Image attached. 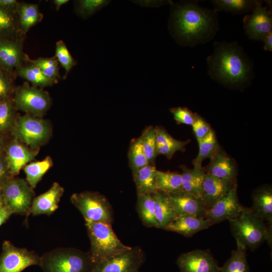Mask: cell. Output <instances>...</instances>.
I'll list each match as a JSON object with an SVG mask.
<instances>
[{
    "label": "cell",
    "mask_w": 272,
    "mask_h": 272,
    "mask_svg": "<svg viewBox=\"0 0 272 272\" xmlns=\"http://www.w3.org/2000/svg\"><path fill=\"white\" fill-rule=\"evenodd\" d=\"M170 33L182 46L194 47L212 40L219 30L217 12L204 8L196 1H170Z\"/></svg>",
    "instance_id": "cell-1"
},
{
    "label": "cell",
    "mask_w": 272,
    "mask_h": 272,
    "mask_svg": "<svg viewBox=\"0 0 272 272\" xmlns=\"http://www.w3.org/2000/svg\"><path fill=\"white\" fill-rule=\"evenodd\" d=\"M207 61L210 77L226 86L242 88L253 79V62L237 42L215 41Z\"/></svg>",
    "instance_id": "cell-2"
},
{
    "label": "cell",
    "mask_w": 272,
    "mask_h": 272,
    "mask_svg": "<svg viewBox=\"0 0 272 272\" xmlns=\"http://www.w3.org/2000/svg\"><path fill=\"white\" fill-rule=\"evenodd\" d=\"M233 236L251 250L256 249L264 241H271V225L255 214L250 208L245 210L236 218L229 221Z\"/></svg>",
    "instance_id": "cell-3"
},
{
    "label": "cell",
    "mask_w": 272,
    "mask_h": 272,
    "mask_svg": "<svg viewBox=\"0 0 272 272\" xmlns=\"http://www.w3.org/2000/svg\"><path fill=\"white\" fill-rule=\"evenodd\" d=\"M90 241L89 253L93 262L123 253L131 248L118 239L112 224L85 221Z\"/></svg>",
    "instance_id": "cell-4"
},
{
    "label": "cell",
    "mask_w": 272,
    "mask_h": 272,
    "mask_svg": "<svg viewBox=\"0 0 272 272\" xmlns=\"http://www.w3.org/2000/svg\"><path fill=\"white\" fill-rule=\"evenodd\" d=\"M93 262L89 252L75 248H58L40 256L43 272H90Z\"/></svg>",
    "instance_id": "cell-5"
},
{
    "label": "cell",
    "mask_w": 272,
    "mask_h": 272,
    "mask_svg": "<svg viewBox=\"0 0 272 272\" xmlns=\"http://www.w3.org/2000/svg\"><path fill=\"white\" fill-rule=\"evenodd\" d=\"M49 120L29 114L18 116L12 130V138L33 149H39L51 135Z\"/></svg>",
    "instance_id": "cell-6"
},
{
    "label": "cell",
    "mask_w": 272,
    "mask_h": 272,
    "mask_svg": "<svg viewBox=\"0 0 272 272\" xmlns=\"http://www.w3.org/2000/svg\"><path fill=\"white\" fill-rule=\"evenodd\" d=\"M70 199L85 221L112 224V207L104 195L98 192L86 191L73 194Z\"/></svg>",
    "instance_id": "cell-7"
},
{
    "label": "cell",
    "mask_w": 272,
    "mask_h": 272,
    "mask_svg": "<svg viewBox=\"0 0 272 272\" xmlns=\"http://www.w3.org/2000/svg\"><path fill=\"white\" fill-rule=\"evenodd\" d=\"M13 101L17 111L39 117H43L46 114L52 103L48 92L42 88L31 86L27 82L17 86Z\"/></svg>",
    "instance_id": "cell-8"
},
{
    "label": "cell",
    "mask_w": 272,
    "mask_h": 272,
    "mask_svg": "<svg viewBox=\"0 0 272 272\" xmlns=\"http://www.w3.org/2000/svg\"><path fill=\"white\" fill-rule=\"evenodd\" d=\"M2 194L13 214L30 213L34 192L25 180L10 177L3 183Z\"/></svg>",
    "instance_id": "cell-9"
},
{
    "label": "cell",
    "mask_w": 272,
    "mask_h": 272,
    "mask_svg": "<svg viewBox=\"0 0 272 272\" xmlns=\"http://www.w3.org/2000/svg\"><path fill=\"white\" fill-rule=\"evenodd\" d=\"M145 260L144 251L135 246L120 254L93 262L90 272H137Z\"/></svg>",
    "instance_id": "cell-10"
},
{
    "label": "cell",
    "mask_w": 272,
    "mask_h": 272,
    "mask_svg": "<svg viewBox=\"0 0 272 272\" xmlns=\"http://www.w3.org/2000/svg\"><path fill=\"white\" fill-rule=\"evenodd\" d=\"M40 256L33 251L14 246L5 240L0 254V272H22L32 265H39Z\"/></svg>",
    "instance_id": "cell-11"
},
{
    "label": "cell",
    "mask_w": 272,
    "mask_h": 272,
    "mask_svg": "<svg viewBox=\"0 0 272 272\" xmlns=\"http://www.w3.org/2000/svg\"><path fill=\"white\" fill-rule=\"evenodd\" d=\"M266 3L265 6L263 4L258 6L244 17L243 27L249 39L263 41L272 32L271 1H266Z\"/></svg>",
    "instance_id": "cell-12"
},
{
    "label": "cell",
    "mask_w": 272,
    "mask_h": 272,
    "mask_svg": "<svg viewBox=\"0 0 272 272\" xmlns=\"http://www.w3.org/2000/svg\"><path fill=\"white\" fill-rule=\"evenodd\" d=\"M25 36L0 39V67L15 72L20 66L28 62L29 57L23 51Z\"/></svg>",
    "instance_id": "cell-13"
},
{
    "label": "cell",
    "mask_w": 272,
    "mask_h": 272,
    "mask_svg": "<svg viewBox=\"0 0 272 272\" xmlns=\"http://www.w3.org/2000/svg\"><path fill=\"white\" fill-rule=\"evenodd\" d=\"M237 188V187L234 188L207 211L206 218L212 225L225 220H233L245 210L246 208L239 201Z\"/></svg>",
    "instance_id": "cell-14"
},
{
    "label": "cell",
    "mask_w": 272,
    "mask_h": 272,
    "mask_svg": "<svg viewBox=\"0 0 272 272\" xmlns=\"http://www.w3.org/2000/svg\"><path fill=\"white\" fill-rule=\"evenodd\" d=\"M176 262L180 272H220V267L209 250L196 249L182 253Z\"/></svg>",
    "instance_id": "cell-15"
},
{
    "label": "cell",
    "mask_w": 272,
    "mask_h": 272,
    "mask_svg": "<svg viewBox=\"0 0 272 272\" xmlns=\"http://www.w3.org/2000/svg\"><path fill=\"white\" fill-rule=\"evenodd\" d=\"M39 149H33L12 138L7 143L5 154L11 175H18L24 166L31 162L39 153Z\"/></svg>",
    "instance_id": "cell-16"
},
{
    "label": "cell",
    "mask_w": 272,
    "mask_h": 272,
    "mask_svg": "<svg viewBox=\"0 0 272 272\" xmlns=\"http://www.w3.org/2000/svg\"><path fill=\"white\" fill-rule=\"evenodd\" d=\"M236 187L237 179H222L206 173L200 199L207 211Z\"/></svg>",
    "instance_id": "cell-17"
},
{
    "label": "cell",
    "mask_w": 272,
    "mask_h": 272,
    "mask_svg": "<svg viewBox=\"0 0 272 272\" xmlns=\"http://www.w3.org/2000/svg\"><path fill=\"white\" fill-rule=\"evenodd\" d=\"M64 192V188L58 183L54 182L49 189L33 198L30 213L33 215H50L58 207V203Z\"/></svg>",
    "instance_id": "cell-18"
},
{
    "label": "cell",
    "mask_w": 272,
    "mask_h": 272,
    "mask_svg": "<svg viewBox=\"0 0 272 272\" xmlns=\"http://www.w3.org/2000/svg\"><path fill=\"white\" fill-rule=\"evenodd\" d=\"M168 195L177 215H189L206 218L207 211L200 198L183 190Z\"/></svg>",
    "instance_id": "cell-19"
},
{
    "label": "cell",
    "mask_w": 272,
    "mask_h": 272,
    "mask_svg": "<svg viewBox=\"0 0 272 272\" xmlns=\"http://www.w3.org/2000/svg\"><path fill=\"white\" fill-rule=\"evenodd\" d=\"M211 223L206 218L189 215H177L164 230L176 232L186 237L209 228Z\"/></svg>",
    "instance_id": "cell-20"
},
{
    "label": "cell",
    "mask_w": 272,
    "mask_h": 272,
    "mask_svg": "<svg viewBox=\"0 0 272 272\" xmlns=\"http://www.w3.org/2000/svg\"><path fill=\"white\" fill-rule=\"evenodd\" d=\"M204 168L206 173L211 175L222 179H236L237 172L234 160L220 149Z\"/></svg>",
    "instance_id": "cell-21"
},
{
    "label": "cell",
    "mask_w": 272,
    "mask_h": 272,
    "mask_svg": "<svg viewBox=\"0 0 272 272\" xmlns=\"http://www.w3.org/2000/svg\"><path fill=\"white\" fill-rule=\"evenodd\" d=\"M155 201V214L160 229H165L177 215L168 194L157 191L152 193Z\"/></svg>",
    "instance_id": "cell-22"
},
{
    "label": "cell",
    "mask_w": 272,
    "mask_h": 272,
    "mask_svg": "<svg viewBox=\"0 0 272 272\" xmlns=\"http://www.w3.org/2000/svg\"><path fill=\"white\" fill-rule=\"evenodd\" d=\"M251 211L264 222L272 223V191L270 187H261L252 195Z\"/></svg>",
    "instance_id": "cell-23"
},
{
    "label": "cell",
    "mask_w": 272,
    "mask_h": 272,
    "mask_svg": "<svg viewBox=\"0 0 272 272\" xmlns=\"http://www.w3.org/2000/svg\"><path fill=\"white\" fill-rule=\"evenodd\" d=\"M180 167L182 190L200 198L206 174L205 168L201 166H194L193 169H189L184 165Z\"/></svg>",
    "instance_id": "cell-24"
},
{
    "label": "cell",
    "mask_w": 272,
    "mask_h": 272,
    "mask_svg": "<svg viewBox=\"0 0 272 272\" xmlns=\"http://www.w3.org/2000/svg\"><path fill=\"white\" fill-rule=\"evenodd\" d=\"M17 14L20 30L25 35L43 19L38 5L22 1H19Z\"/></svg>",
    "instance_id": "cell-25"
},
{
    "label": "cell",
    "mask_w": 272,
    "mask_h": 272,
    "mask_svg": "<svg viewBox=\"0 0 272 272\" xmlns=\"http://www.w3.org/2000/svg\"><path fill=\"white\" fill-rule=\"evenodd\" d=\"M218 12L223 11L233 14L251 13L256 7L263 4L261 0H212L211 1Z\"/></svg>",
    "instance_id": "cell-26"
},
{
    "label": "cell",
    "mask_w": 272,
    "mask_h": 272,
    "mask_svg": "<svg viewBox=\"0 0 272 272\" xmlns=\"http://www.w3.org/2000/svg\"><path fill=\"white\" fill-rule=\"evenodd\" d=\"M188 142L175 139L165 129L157 127L156 143L158 155L161 154L170 159L176 152L184 151Z\"/></svg>",
    "instance_id": "cell-27"
},
{
    "label": "cell",
    "mask_w": 272,
    "mask_h": 272,
    "mask_svg": "<svg viewBox=\"0 0 272 272\" xmlns=\"http://www.w3.org/2000/svg\"><path fill=\"white\" fill-rule=\"evenodd\" d=\"M156 170L154 165L149 164L132 172L137 194L156 192L155 185Z\"/></svg>",
    "instance_id": "cell-28"
},
{
    "label": "cell",
    "mask_w": 272,
    "mask_h": 272,
    "mask_svg": "<svg viewBox=\"0 0 272 272\" xmlns=\"http://www.w3.org/2000/svg\"><path fill=\"white\" fill-rule=\"evenodd\" d=\"M15 72L17 77L25 80L32 86L42 88L52 86L57 83L47 77L37 66L29 61L17 67Z\"/></svg>",
    "instance_id": "cell-29"
},
{
    "label": "cell",
    "mask_w": 272,
    "mask_h": 272,
    "mask_svg": "<svg viewBox=\"0 0 272 272\" xmlns=\"http://www.w3.org/2000/svg\"><path fill=\"white\" fill-rule=\"evenodd\" d=\"M156 191L170 194L182 190L181 175L176 172H164L156 170Z\"/></svg>",
    "instance_id": "cell-30"
},
{
    "label": "cell",
    "mask_w": 272,
    "mask_h": 272,
    "mask_svg": "<svg viewBox=\"0 0 272 272\" xmlns=\"http://www.w3.org/2000/svg\"><path fill=\"white\" fill-rule=\"evenodd\" d=\"M137 211L144 226L159 228L155 217L152 194H137Z\"/></svg>",
    "instance_id": "cell-31"
},
{
    "label": "cell",
    "mask_w": 272,
    "mask_h": 272,
    "mask_svg": "<svg viewBox=\"0 0 272 272\" xmlns=\"http://www.w3.org/2000/svg\"><path fill=\"white\" fill-rule=\"evenodd\" d=\"M53 164L52 158L47 156L41 161L31 162L24 166L23 168L26 174V181L33 189L36 187Z\"/></svg>",
    "instance_id": "cell-32"
},
{
    "label": "cell",
    "mask_w": 272,
    "mask_h": 272,
    "mask_svg": "<svg viewBox=\"0 0 272 272\" xmlns=\"http://www.w3.org/2000/svg\"><path fill=\"white\" fill-rule=\"evenodd\" d=\"M236 241L237 247L232 250L231 255L224 265L220 267V272H248L246 259V247Z\"/></svg>",
    "instance_id": "cell-33"
},
{
    "label": "cell",
    "mask_w": 272,
    "mask_h": 272,
    "mask_svg": "<svg viewBox=\"0 0 272 272\" xmlns=\"http://www.w3.org/2000/svg\"><path fill=\"white\" fill-rule=\"evenodd\" d=\"M12 99L0 101V134L11 135L18 115Z\"/></svg>",
    "instance_id": "cell-34"
},
{
    "label": "cell",
    "mask_w": 272,
    "mask_h": 272,
    "mask_svg": "<svg viewBox=\"0 0 272 272\" xmlns=\"http://www.w3.org/2000/svg\"><path fill=\"white\" fill-rule=\"evenodd\" d=\"M199 151L196 157L193 160L194 166H201L203 161L210 159L219 151L220 148L215 133L212 129L203 139L197 141Z\"/></svg>",
    "instance_id": "cell-35"
},
{
    "label": "cell",
    "mask_w": 272,
    "mask_h": 272,
    "mask_svg": "<svg viewBox=\"0 0 272 272\" xmlns=\"http://www.w3.org/2000/svg\"><path fill=\"white\" fill-rule=\"evenodd\" d=\"M21 36L25 35L20 30L17 14L9 13L0 7V39Z\"/></svg>",
    "instance_id": "cell-36"
},
{
    "label": "cell",
    "mask_w": 272,
    "mask_h": 272,
    "mask_svg": "<svg viewBox=\"0 0 272 272\" xmlns=\"http://www.w3.org/2000/svg\"><path fill=\"white\" fill-rule=\"evenodd\" d=\"M145 155L149 164L154 165L158 154L157 148V127L148 126L140 136Z\"/></svg>",
    "instance_id": "cell-37"
},
{
    "label": "cell",
    "mask_w": 272,
    "mask_h": 272,
    "mask_svg": "<svg viewBox=\"0 0 272 272\" xmlns=\"http://www.w3.org/2000/svg\"><path fill=\"white\" fill-rule=\"evenodd\" d=\"M128 158L132 172L149 164L144 152L141 137L134 139L130 143Z\"/></svg>",
    "instance_id": "cell-38"
},
{
    "label": "cell",
    "mask_w": 272,
    "mask_h": 272,
    "mask_svg": "<svg viewBox=\"0 0 272 272\" xmlns=\"http://www.w3.org/2000/svg\"><path fill=\"white\" fill-rule=\"evenodd\" d=\"M29 61L39 68L47 77L57 83L60 79L59 63L54 56L51 57H39L33 59L29 58Z\"/></svg>",
    "instance_id": "cell-39"
},
{
    "label": "cell",
    "mask_w": 272,
    "mask_h": 272,
    "mask_svg": "<svg viewBox=\"0 0 272 272\" xmlns=\"http://www.w3.org/2000/svg\"><path fill=\"white\" fill-rule=\"evenodd\" d=\"M110 2L106 0L76 1L74 2V11L79 17L87 19L107 6Z\"/></svg>",
    "instance_id": "cell-40"
},
{
    "label": "cell",
    "mask_w": 272,
    "mask_h": 272,
    "mask_svg": "<svg viewBox=\"0 0 272 272\" xmlns=\"http://www.w3.org/2000/svg\"><path fill=\"white\" fill-rule=\"evenodd\" d=\"M15 72H9L0 67V101L12 99L16 88Z\"/></svg>",
    "instance_id": "cell-41"
},
{
    "label": "cell",
    "mask_w": 272,
    "mask_h": 272,
    "mask_svg": "<svg viewBox=\"0 0 272 272\" xmlns=\"http://www.w3.org/2000/svg\"><path fill=\"white\" fill-rule=\"evenodd\" d=\"M54 56L58 63L64 69L65 73L63 79H65L73 67L77 65V62L72 56L66 44L62 40L56 42Z\"/></svg>",
    "instance_id": "cell-42"
},
{
    "label": "cell",
    "mask_w": 272,
    "mask_h": 272,
    "mask_svg": "<svg viewBox=\"0 0 272 272\" xmlns=\"http://www.w3.org/2000/svg\"><path fill=\"white\" fill-rule=\"evenodd\" d=\"M170 111L177 123L192 125L194 122L196 114L186 107H173Z\"/></svg>",
    "instance_id": "cell-43"
},
{
    "label": "cell",
    "mask_w": 272,
    "mask_h": 272,
    "mask_svg": "<svg viewBox=\"0 0 272 272\" xmlns=\"http://www.w3.org/2000/svg\"><path fill=\"white\" fill-rule=\"evenodd\" d=\"M191 126L197 141L206 137L212 129L209 124L201 117L197 114Z\"/></svg>",
    "instance_id": "cell-44"
},
{
    "label": "cell",
    "mask_w": 272,
    "mask_h": 272,
    "mask_svg": "<svg viewBox=\"0 0 272 272\" xmlns=\"http://www.w3.org/2000/svg\"><path fill=\"white\" fill-rule=\"evenodd\" d=\"M11 177L5 153L0 154V181L4 183Z\"/></svg>",
    "instance_id": "cell-45"
},
{
    "label": "cell",
    "mask_w": 272,
    "mask_h": 272,
    "mask_svg": "<svg viewBox=\"0 0 272 272\" xmlns=\"http://www.w3.org/2000/svg\"><path fill=\"white\" fill-rule=\"evenodd\" d=\"M19 1L17 0H0V7L4 10L17 14Z\"/></svg>",
    "instance_id": "cell-46"
},
{
    "label": "cell",
    "mask_w": 272,
    "mask_h": 272,
    "mask_svg": "<svg viewBox=\"0 0 272 272\" xmlns=\"http://www.w3.org/2000/svg\"><path fill=\"white\" fill-rule=\"evenodd\" d=\"M13 214L12 211L7 206L0 209V227L7 221Z\"/></svg>",
    "instance_id": "cell-47"
},
{
    "label": "cell",
    "mask_w": 272,
    "mask_h": 272,
    "mask_svg": "<svg viewBox=\"0 0 272 272\" xmlns=\"http://www.w3.org/2000/svg\"><path fill=\"white\" fill-rule=\"evenodd\" d=\"M263 49L265 51H272V32H270L264 39Z\"/></svg>",
    "instance_id": "cell-48"
},
{
    "label": "cell",
    "mask_w": 272,
    "mask_h": 272,
    "mask_svg": "<svg viewBox=\"0 0 272 272\" xmlns=\"http://www.w3.org/2000/svg\"><path fill=\"white\" fill-rule=\"evenodd\" d=\"M9 140L8 137L0 134V154L4 153L6 145Z\"/></svg>",
    "instance_id": "cell-49"
},
{
    "label": "cell",
    "mask_w": 272,
    "mask_h": 272,
    "mask_svg": "<svg viewBox=\"0 0 272 272\" xmlns=\"http://www.w3.org/2000/svg\"><path fill=\"white\" fill-rule=\"evenodd\" d=\"M69 2V0H53L52 1V3L56 11H58L61 6L67 4Z\"/></svg>",
    "instance_id": "cell-50"
},
{
    "label": "cell",
    "mask_w": 272,
    "mask_h": 272,
    "mask_svg": "<svg viewBox=\"0 0 272 272\" xmlns=\"http://www.w3.org/2000/svg\"><path fill=\"white\" fill-rule=\"evenodd\" d=\"M7 206L4 198V197L2 194H0V209Z\"/></svg>",
    "instance_id": "cell-51"
},
{
    "label": "cell",
    "mask_w": 272,
    "mask_h": 272,
    "mask_svg": "<svg viewBox=\"0 0 272 272\" xmlns=\"http://www.w3.org/2000/svg\"><path fill=\"white\" fill-rule=\"evenodd\" d=\"M3 183L0 181V194H2Z\"/></svg>",
    "instance_id": "cell-52"
},
{
    "label": "cell",
    "mask_w": 272,
    "mask_h": 272,
    "mask_svg": "<svg viewBox=\"0 0 272 272\" xmlns=\"http://www.w3.org/2000/svg\"><path fill=\"white\" fill-rule=\"evenodd\" d=\"M137 272H140V271L139 270V271H137Z\"/></svg>",
    "instance_id": "cell-53"
}]
</instances>
